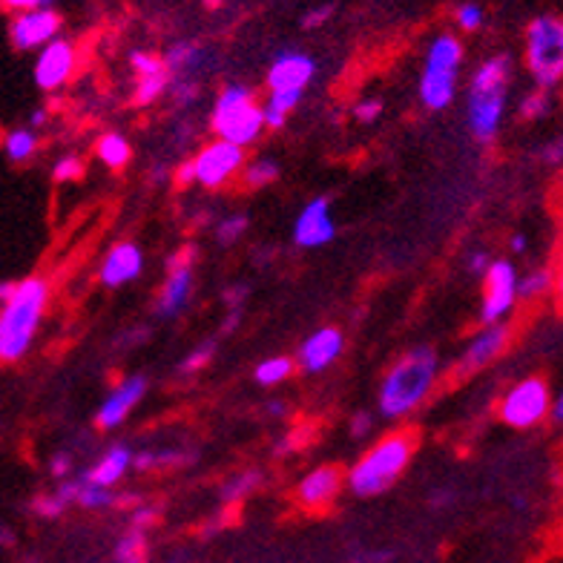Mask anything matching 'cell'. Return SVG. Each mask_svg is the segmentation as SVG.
I'll list each match as a JSON object with an SVG mask.
<instances>
[{
	"label": "cell",
	"instance_id": "1",
	"mask_svg": "<svg viewBox=\"0 0 563 563\" xmlns=\"http://www.w3.org/2000/svg\"><path fill=\"white\" fill-rule=\"evenodd\" d=\"M49 302V285L41 276L15 282V294L0 305V362L21 360L37 334Z\"/></svg>",
	"mask_w": 563,
	"mask_h": 563
},
{
	"label": "cell",
	"instance_id": "2",
	"mask_svg": "<svg viewBox=\"0 0 563 563\" xmlns=\"http://www.w3.org/2000/svg\"><path fill=\"white\" fill-rule=\"evenodd\" d=\"M437 380V354L432 348H414L405 354L380 388V412L385 417H405L429 397Z\"/></svg>",
	"mask_w": 563,
	"mask_h": 563
},
{
	"label": "cell",
	"instance_id": "3",
	"mask_svg": "<svg viewBox=\"0 0 563 563\" xmlns=\"http://www.w3.org/2000/svg\"><path fill=\"white\" fill-rule=\"evenodd\" d=\"M512 78V57L495 55L472 78L469 87V130L477 141L489 144L503 121V109H506V89Z\"/></svg>",
	"mask_w": 563,
	"mask_h": 563
},
{
	"label": "cell",
	"instance_id": "4",
	"mask_svg": "<svg viewBox=\"0 0 563 563\" xmlns=\"http://www.w3.org/2000/svg\"><path fill=\"white\" fill-rule=\"evenodd\" d=\"M414 454V437L412 434H391L380 440L348 474V486L360 497L382 495L391 483L405 472Z\"/></svg>",
	"mask_w": 563,
	"mask_h": 563
},
{
	"label": "cell",
	"instance_id": "5",
	"mask_svg": "<svg viewBox=\"0 0 563 563\" xmlns=\"http://www.w3.org/2000/svg\"><path fill=\"white\" fill-rule=\"evenodd\" d=\"M213 130L219 132V141H227L239 150L254 144L265 130L256 95L242 84H230L213 107Z\"/></svg>",
	"mask_w": 563,
	"mask_h": 563
},
{
	"label": "cell",
	"instance_id": "6",
	"mask_svg": "<svg viewBox=\"0 0 563 563\" xmlns=\"http://www.w3.org/2000/svg\"><path fill=\"white\" fill-rule=\"evenodd\" d=\"M460 64H463V47L457 37L437 35L429 52H425V67L420 78V101L429 109H445L454 101Z\"/></svg>",
	"mask_w": 563,
	"mask_h": 563
},
{
	"label": "cell",
	"instance_id": "7",
	"mask_svg": "<svg viewBox=\"0 0 563 563\" xmlns=\"http://www.w3.org/2000/svg\"><path fill=\"white\" fill-rule=\"evenodd\" d=\"M527 57L537 87L547 92L563 75V24L555 15H540L527 32Z\"/></svg>",
	"mask_w": 563,
	"mask_h": 563
},
{
	"label": "cell",
	"instance_id": "8",
	"mask_svg": "<svg viewBox=\"0 0 563 563\" xmlns=\"http://www.w3.org/2000/svg\"><path fill=\"white\" fill-rule=\"evenodd\" d=\"M549 385L540 377H529L506 391V397L500 402V417L512 429H532L543 417H549Z\"/></svg>",
	"mask_w": 563,
	"mask_h": 563
},
{
	"label": "cell",
	"instance_id": "9",
	"mask_svg": "<svg viewBox=\"0 0 563 563\" xmlns=\"http://www.w3.org/2000/svg\"><path fill=\"white\" fill-rule=\"evenodd\" d=\"M190 164H193V182L216 190V187H224L242 170L245 150L233 147L227 141H213Z\"/></svg>",
	"mask_w": 563,
	"mask_h": 563
},
{
	"label": "cell",
	"instance_id": "10",
	"mask_svg": "<svg viewBox=\"0 0 563 563\" xmlns=\"http://www.w3.org/2000/svg\"><path fill=\"white\" fill-rule=\"evenodd\" d=\"M486 290H483V325H500L517 299V274L512 262H492L486 274Z\"/></svg>",
	"mask_w": 563,
	"mask_h": 563
},
{
	"label": "cell",
	"instance_id": "11",
	"mask_svg": "<svg viewBox=\"0 0 563 563\" xmlns=\"http://www.w3.org/2000/svg\"><path fill=\"white\" fill-rule=\"evenodd\" d=\"M57 29H61V17L44 4L41 9H29L17 15L12 21L9 35L17 49H44L49 41L57 37Z\"/></svg>",
	"mask_w": 563,
	"mask_h": 563
},
{
	"label": "cell",
	"instance_id": "12",
	"mask_svg": "<svg viewBox=\"0 0 563 563\" xmlns=\"http://www.w3.org/2000/svg\"><path fill=\"white\" fill-rule=\"evenodd\" d=\"M193 256H196V250L184 247L170 259V274H167L164 290L159 297V314L162 317H176L187 305L190 290H193Z\"/></svg>",
	"mask_w": 563,
	"mask_h": 563
},
{
	"label": "cell",
	"instance_id": "13",
	"mask_svg": "<svg viewBox=\"0 0 563 563\" xmlns=\"http://www.w3.org/2000/svg\"><path fill=\"white\" fill-rule=\"evenodd\" d=\"M317 75V61L305 52H282L267 69V87L270 92H299L310 84Z\"/></svg>",
	"mask_w": 563,
	"mask_h": 563
},
{
	"label": "cell",
	"instance_id": "14",
	"mask_svg": "<svg viewBox=\"0 0 563 563\" xmlns=\"http://www.w3.org/2000/svg\"><path fill=\"white\" fill-rule=\"evenodd\" d=\"M75 69V47L64 37H55L49 41L41 55H37V64H35V81L41 89H57L69 81V75Z\"/></svg>",
	"mask_w": 563,
	"mask_h": 563
},
{
	"label": "cell",
	"instance_id": "15",
	"mask_svg": "<svg viewBox=\"0 0 563 563\" xmlns=\"http://www.w3.org/2000/svg\"><path fill=\"white\" fill-rule=\"evenodd\" d=\"M337 236V224H334V216H331V204L328 199H314L308 202L299 213L297 219V227H294V239L299 247H322Z\"/></svg>",
	"mask_w": 563,
	"mask_h": 563
},
{
	"label": "cell",
	"instance_id": "16",
	"mask_svg": "<svg viewBox=\"0 0 563 563\" xmlns=\"http://www.w3.org/2000/svg\"><path fill=\"white\" fill-rule=\"evenodd\" d=\"M509 342V328L506 325H492L486 328L483 334H477L472 339V345L465 348V354L457 365V371L454 377H469L474 371H480V368H486L489 362H495L500 354H503V348H506Z\"/></svg>",
	"mask_w": 563,
	"mask_h": 563
},
{
	"label": "cell",
	"instance_id": "17",
	"mask_svg": "<svg viewBox=\"0 0 563 563\" xmlns=\"http://www.w3.org/2000/svg\"><path fill=\"white\" fill-rule=\"evenodd\" d=\"M147 391V380L144 377H127L124 382H119L112 388V394L104 400V405L99 409V425L101 429H115L119 422H124V417L135 409V402H139Z\"/></svg>",
	"mask_w": 563,
	"mask_h": 563
},
{
	"label": "cell",
	"instance_id": "18",
	"mask_svg": "<svg viewBox=\"0 0 563 563\" xmlns=\"http://www.w3.org/2000/svg\"><path fill=\"white\" fill-rule=\"evenodd\" d=\"M339 486H342V474L337 465H319V469H314L299 480L297 500L308 509H322L339 495Z\"/></svg>",
	"mask_w": 563,
	"mask_h": 563
},
{
	"label": "cell",
	"instance_id": "19",
	"mask_svg": "<svg viewBox=\"0 0 563 563\" xmlns=\"http://www.w3.org/2000/svg\"><path fill=\"white\" fill-rule=\"evenodd\" d=\"M342 351V331L339 328H319L299 345V365L305 371L317 374L331 365Z\"/></svg>",
	"mask_w": 563,
	"mask_h": 563
},
{
	"label": "cell",
	"instance_id": "20",
	"mask_svg": "<svg viewBox=\"0 0 563 563\" xmlns=\"http://www.w3.org/2000/svg\"><path fill=\"white\" fill-rule=\"evenodd\" d=\"M141 267H144V256H141L139 245L121 242L107 254V259L101 265V282L107 287H121L132 279H139Z\"/></svg>",
	"mask_w": 563,
	"mask_h": 563
},
{
	"label": "cell",
	"instance_id": "21",
	"mask_svg": "<svg viewBox=\"0 0 563 563\" xmlns=\"http://www.w3.org/2000/svg\"><path fill=\"white\" fill-rule=\"evenodd\" d=\"M132 463V452L127 449V445H115V449H109L99 465H92L89 472H84V483H89V486H99V489H109L112 483H119L124 477V472L130 469Z\"/></svg>",
	"mask_w": 563,
	"mask_h": 563
},
{
	"label": "cell",
	"instance_id": "22",
	"mask_svg": "<svg viewBox=\"0 0 563 563\" xmlns=\"http://www.w3.org/2000/svg\"><path fill=\"white\" fill-rule=\"evenodd\" d=\"M162 61H164L167 75H170V72L184 75V72H190V69H196V67H199V61H202V49H199V44L184 41V44H176V47H172V49L162 57Z\"/></svg>",
	"mask_w": 563,
	"mask_h": 563
},
{
	"label": "cell",
	"instance_id": "23",
	"mask_svg": "<svg viewBox=\"0 0 563 563\" xmlns=\"http://www.w3.org/2000/svg\"><path fill=\"white\" fill-rule=\"evenodd\" d=\"M99 159H101L107 167H112V170L124 167V164L130 162V144H127L124 135L107 132L104 139L99 141Z\"/></svg>",
	"mask_w": 563,
	"mask_h": 563
},
{
	"label": "cell",
	"instance_id": "24",
	"mask_svg": "<svg viewBox=\"0 0 563 563\" xmlns=\"http://www.w3.org/2000/svg\"><path fill=\"white\" fill-rule=\"evenodd\" d=\"M290 371H294V362H290L287 357H270V360L256 365V382L259 385H279L290 377Z\"/></svg>",
	"mask_w": 563,
	"mask_h": 563
},
{
	"label": "cell",
	"instance_id": "25",
	"mask_svg": "<svg viewBox=\"0 0 563 563\" xmlns=\"http://www.w3.org/2000/svg\"><path fill=\"white\" fill-rule=\"evenodd\" d=\"M35 147H37V139H35L32 130H12L4 141V150L12 162H26L35 152Z\"/></svg>",
	"mask_w": 563,
	"mask_h": 563
},
{
	"label": "cell",
	"instance_id": "26",
	"mask_svg": "<svg viewBox=\"0 0 563 563\" xmlns=\"http://www.w3.org/2000/svg\"><path fill=\"white\" fill-rule=\"evenodd\" d=\"M170 87V75H152V78H139V87H135V104H152L159 101Z\"/></svg>",
	"mask_w": 563,
	"mask_h": 563
},
{
	"label": "cell",
	"instance_id": "27",
	"mask_svg": "<svg viewBox=\"0 0 563 563\" xmlns=\"http://www.w3.org/2000/svg\"><path fill=\"white\" fill-rule=\"evenodd\" d=\"M119 563H144L147 558V540H144V532L141 529H132L127 537H121L119 543Z\"/></svg>",
	"mask_w": 563,
	"mask_h": 563
},
{
	"label": "cell",
	"instance_id": "28",
	"mask_svg": "<svg viewBox=\"0 0 563 563\" xmlns=\"http://www.w3.org/2000/svg\"><path fill=\"white\" fill-rule=\"evenodd\" d=\"M276 179H279V164L270 162V159H259L245 170V182L250 187H265V184L276 182Z\"/></svg>",
	"mask_w": 563,
	"mask_h": 563
},
{
	"label": "cell",
	"instance_id": "29",
	"mask_svg": "<svg viewBox=\"0 0 563 563\" xmlns=\"http://www.w3.org/2000/svg\"><path fill=\"white\" fill-rule=\"evenodd\" d=\"M549 285H552V274H549V270H537V274H529L527 279L517 282V297H523V299L540 297V294H547Z\"/></svg>",
	"mask_w": 563,
	"mask_h": 563
},
{
	"label": "cell",
	"instance_id": "30",
	"mask_svg": "<svg viewBox=\"0 0 563 563\" xmlns=\"http://www.w3.org/2000/svg\"><path fill=\"white\" fill-rule=\"evenodd\" d=\"M78 503L87 509H101V506H109L112 503V495L107 489H99V486H89V483L78 480Z\"/></svg>",
	"mask_w": 563,
	"mask_h": 563
},
{
	"label": "cell",
	"instance_id": "31",
	"mask_svg": "<svg viewBox=\"0 0 563 563\" xmlns=\"http://www.w3.org/2000/svg\"><path fill=\"white\" fill-rule=\"evenodd\" d=\"M132 69L139 78H152V75H162L167 72L164 69V61L159 55H152V52H132Z\"/></svg>",
	"mask_w": 563,
	"mask_h": 563
},
{
	"label": "cell",
	"instance_id": "32",
	"mask_svg": "<svg viewBox=\"0 0 563 563\" xmlns=\"http://www.w3.org/2000/svg\"><path fill=\"white\" fill-rule=\"evenodd\" d=\"M549 112V92H532L527 95V101L520 104V115L523 119H543Z\"/></svg>",
	"mask_w": 563,
	"mask_h": 563
},
{
	"label": "cell",
	"instance_id": "33",
	"mask_svg": "<svg viewBox=\"0 0 563 563\" xmlns=\"http://www.w3.org/2000/svg\"><path fill=\"white\" fill-rule=\"evenodd\" d=\"M247 230V216H230L219 224V242L222 245H230V242H236L242 233Z\"/></svg>",
	"mask_w": 563,
	"mask_h": 563
},
{
	"label": "cell",
	"instance_id": "34",
	"mask_svg": "<svg viewBox=\"0 0 563 563\" xmlns=\"http://www.w3.org/2000/svg\"><path fill=\"white\" fill-rule=\"evenodd\" d=\"M457 24H460V29H465V32L480 29V26H483V9H480L477 4H463V6L457 9Z\"/></svg>",
	"mask_w": 563,
	"mask_h": 563
},
{
	"label": "cell",
	"instance_id": "35",
	"mask_svg": "<svg viewBox=\"0 0 563 563\" xmlns=\"http://www.w3.org/2000/svg\"><path fill=\"white\" fill-rule=\"evenodd\" d=\"M256 474L254 472H245V474H239V477H233L227 486H224V500H236V497H242L245 492H250L256 486Z\"/></svg>",
	"mask_w": 563,
	"mask_h": 563
},
{
	"label": "cell",
	"instance_id": "36",
	"mask_svg": "<svg viewBox=\"0 0 563 563\" xmlns=\"http://www.w3.org/2000/svg\"><path fill=\"white\" fill-rule=\"evenodd\" d=\"M81 172H84L81 162H78L75 155H67V159L55 164L52 176H55V182H72V179H81Z\"/></svg>",
	"mask_w": 563,
	"mask_h": 563
},
{
	"label": "cell",
	"instance_id": "37",
	"mask_svg": "<svg viewBox=\"0 0 563 563\" xmlns=\"http://www.w3.org/2000/svg\"><path fill=\"white\" fill-rule=\"evenodd\" d=\"M382 112V101H377V99H368V101H360L357 107H354V115L357 119L362 121V124H371L377 115Z\"/></svg>",
	"mask_w": 563,
	"mask_h": 563
},
{
	"label": "cell",
	"instance_id": "38",
	"mask_svg": "<svg viewBox=\"0 0 563 563\" xmlns=\"http://www.w3.org/2000/svg\"><path fill=\"white\" fill-rule=\"evenodd\" d=\"M331 15H334V6H317L302 17V26L305 29H319L322 24H328V17Z\"/></svg>",
	"mask_w": 563,
	"mask_h": 563
},
{
	"label": "cell",
	"instance_id": "39",
	"mask_svg": "<svg viewBox=\"0 0 563 563\" xmlns=\"http://www.w3.org/2000/svg\"><path fill=\"white\" fill-rule=\"evenodd\" d=\"M210 357H213V342L202 345L199 351L193 354L190 360H184V362H182V371H184V374H187V371H199V368H202V365H204V362H207Z\"/></svg>",
	"mask_w": 563,
	"mask_h": 563
},
{
	"label": "cell",
	"instance_id": "40",
	"mask_svg": "<svg viewBox=\"0 0 563 563\" xmlns=\"http://www.w3.org/2000/svg\"><path fill=\"white\" fill-rule=\"evenodd\" d=\"M35 509L41 512V515H47V517H55V515H61V512H64V506L55 500V495H52V497H41V500H35Z\"/></svg>",
	"mask_w": 563,
	"mask_h": 563
},
{
	"label": "cell",
	"instance_id": "41",
	"mask_svg": "<svg viewBox=\"0 0 563 563\" xmlns=\"http://www.w3.org/2000/svg\"><path fill=\"white\" fill-rule=\"evenodd\" d=\"M368 432H371V417H368V414H357L354 422H351V434L360 440V437H365Z\"/></svg>",
	"mask_w": 563,
	"mask_h": 563
},
{
	"label": "cell",
	"instance_id": "42",
	"mask_svg": "<svg viewBox=\"0 0 563 563\" xmlns=\"http://www.w3.org/2000/svg\"><path fill=\"white\" fill-rule=\"evenodd\" d=\"M489 254H483V250H477V254H472L469 256V267L474 270V274H486V270H489Z\"/></svg>",
	"mask_w": 563,
	"mask_h": 563
},
{
	"label": "cell",
	"instance_id": "43",
	"mask_svg": "<svg viewBox=\"0 0 563 563\" xmlns=\"http://www.w3.org/2000/svg\"><path fill=\"white\" fill-rule=\"evenodd\" d=\"M49 469H52V474H57V477H64L67 472H69V454H55L52 457V463H49Z\"/></svg>",
	"mask_w": 563,
	"mask_h": 563
},
{
	"label": "cell",
	"instance_id": "44",
	"mask_svg": "<svg viewBox=\"0 0 563 563\" xmlns=\"http://www.w3.org/2000/svg\"><path fill=\"white\" fill-rule=\"evenodd\" d=\"M190 182H193V164L184 162V164L179 167V184H190Z\"/></svg>",
	"mask_w": 563,
	"mask_h": 563
},
{
	"label": "cell",
	"instance_id": "45",
	"mask_svg": "<svg viewBox=\"0 0 563 563\" xmlns=\"http://www.w3.org/2000/svg\"><path fill=\"white\" fill-rule=\"evenodd\" d=\"M15 294V282H0V305Z\"/></svg>",
	"mask_w": 563,
	"mask_h": 563
},
{
	"label": "cell",
	"instance_id": "46",
	"mask_svg": "<svg viewBox=\"0 0 563 563\" xmlns=\"http://www.w3.org/2000/svg\"><path fill=\"white\" fill-rule=\"evenodd\" d=\"M549 414H552V420H558L560 422V417H563V400L558 397V402H552L549 405Z\"/></svg>",
	"mask_w": 563,
	"mask_h": 563
},
{
	"label": "cell",
	"instance_id": "47",
	"mask_svg": "<svg viewBox=\"0 0 563 563\" xmlns=\"http://www.w3.org/2000/svg\"><path fill=\"white\" fill-rule=\"evenodd\" d=\"M512 250H515V254H523V250H527V236H520V233H517V236L512 239Z\"/></svg>",
	"mask_w": 563,
	"mask_h": 563
},
{
	"label": "cell",
	"instance_id": "48",
	"mask_svg": "<svg viewBox=\"0 0 563 563\" xmlns=\"http://www.w3.org/2000/svg\"><path fill=\"white\" fill-rule=\"evenodd\" d=\"M44 121H47V109H35V112H32V124L41 127Z\"/></svg>",
	"mask_w": 563,
	"mask_h": 563
}]
</instances>
